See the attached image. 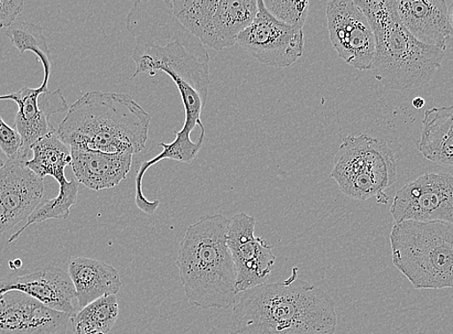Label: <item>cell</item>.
I'll use <instances>...</instances> for the list:
<instances>
[{"label":"cell","mask_w":453,"mask_h":334,"mask_svg":"<svg viewBox=\"0 0 453 334\" xmlns=\"http://www.w3.org/2000/svg\"><path fill=\"white\" fill-rule=\"evenodd\" d=\"M126 27L136 41L132 57L136 70L132 80L142 73L153 78L165 72L175 82L186 113L174 141L159 143L164 152L146 161L145 167L150 169L165 159L190 163L199 154L206 133L201 116L211 85L209 52L179 23L172 0H138L127 16Z\"/></svg>","instance_id":"1"},{"label":"cell","mask_w":453,"mask_h":334,"mask_svg":"<svg viewBox=\"0 0 453 334\" xmlns=\"http://www.w3.org/2000/svg\"><path fill=\"white\" fill-rule=\"evenodd\" d=\"M298 271L294 267L285 280L244 291L226 334H335V300Z\"/></svg>","instance_id":"2"},{"label":"cell","mask_w":453,"mask_h":334,"mask_svg":"<svg viewBox=\"0 0 453 334\" xmlns=\"http://www.w3.org/2000/svg\"><path fill=\"white\" fill-rule=\"evenodd\" d=\"M150 124V116L131 95L94 91L70 107L58 134L70 148L134 156L145 149Z\"/></svg>","instance_id":"3"},{"label":"cell","mask_w":453,"mask_h":334,"mask_svg":"<svg viewBox=\"0 0 453 334\" xmlns=\"http://www.w3.org/2000/svg\"><path fill=\"white\" fill-rule=\"evenodd\" d=\"M230 219L221 214L204 216L188 226L176 265L188 304L203 309L231 307L236 273L228 240Z\"/></svg>","instance_id":"4"},{"label":"cell","mask_w":453,"mask_h":334,"mask_svg":"<svg viewBox=\"0 0 453 334\" xmlns=\"http://www.w3.org/2000/svg\"><path fill=\"white\" fill-rule=\"evenodd\" d=\"M369 19L376 52L371 71L386 89L405 92L428 83L441 66L445 51L418 42L399 19L395 0H354Z\"/></svg>","instance_id":"5"},{"label":"cell","mask_w":453,"mask_h":334,"mask_svg":"<svg viewBox=\"0 0 453 334\" xmlns=\"http://www.w3.org/2000/svg\"><path fill=\"white\" fill-rule=\"evenodd\" d=\"M393 263L415 289L453 288V224L395 223Z\"/></svg>","instance_id":"6"},{"label":"cell","mask_w":453,"mask_h":334,"mask_svg":"<svg viewBox=\"0 0 453 334\" xmlns=\"http://www.w3.org/2000/svg\"><path fill=\"white\" fill-rule=\"evenodd\" d=\"M330 178L348 197L387 204L384 191L396 181L395 156L384 140L369 135H349L342 140Z\"/></svg>","instance_id":"7"},{"label":"cell","mask_w":453,"mask_h":334,"mask_svg":"<svg viewBox=\"0 0 453 334\" xmlns=\"http://www.w3.org/2000/svg\"><path fill=\"white\" fill-rule=\"evenodd\" d=\"M179 23L203 46L233 47L257 13V0H172Z\"/></svg>","instance_id":"8"},{"label":"cell","mask_w":453,"mask_h":334,"mask_svg":"<svg viewBox=\"0 0 453 334\" xmlns=\"http://www.w3.org/2000/svg\"><path fill=\"white\" fill-rule=\"evenodd\" d=\"M236 44L265 66L285 69L304 52L303 29L290 27L277 20L257 0V13L251 25L242 32Z\"/></svg>","instance_id":"9"},{"label":"cell","mask_w":453,"mask_h":334,"mask_svg":"<svg viewBox=\"0 0 453 334\" xmlns=\"http://www.w3.org/2000/svg\"><path fill=\"white\" fill-rule=\"evenodd\" d=\"M326 18L330 41L340 58L360 71H371L375 36L370 20L354 0H331Z\"/></svg>","instance_id":"10"},{"label":"cell","mask_w":453,"mask_h":334,"mask_svg":"<svg viewBox=\"0 0 453 334\" xmlns=\"http://www.w3.org/2000/svg\"><path fill=\"white\" fill-rule=\"evenodd\" d=\"M395 223L453 224V177L427 174L398 190L390 210Z\"/></svg>","instance_id":"11"},{"label":"cell","mask_w":453,"mask_h":334,"mask_svg":"<svg viewBox=\"0 0 453 334\" xmlns=\"http://www.w3.org/2000/svg\"><path fill=\"white\" fill-rule=\"evenodd\" d=\"M256 224L254 217L243 212L230 219L226 245L235 268L237 294L265 285L276 262L273 247L255 236Z\"/></svg>","instance_id":"12"},{"label":"cell","mask_w":453,"mask_h":334,"mask_svg":"<svg viewBox=\"0 0 453 334\" xmlns=\"http://www.w3.org/2000/svg\"><path fill=\"white\" fill-rule=\"evenodd\" d=\"M49 80H42L39 88L24 87L19 92L6 95V101L18 105L15 128L23 140V147L17 158L29 160L31 147L40 139L56 132L50 118L53 114L69 110V105L60 88L50 91Z\"/></svg>","instance_id":"13"},{"label":"cell","mask_w":453,"mask_h":334,"mask_svg":"<svg viewBox=\"0 0 453 334\" xmlns=\"http://www.w3.org/2000/svg\"><path fill=\"white\" fill-rule=\"evenodd\" d=\"M19 158L8 159L0 169V234L27 221L44 196V179Z\"/></svg>","instance_id":"14"},{"label":"cell","mask_w":453,"mask_h":334,"mask_svg":"<svg viewBox=\"0 0 453 334\" xmlns=\"http://www.w3.org/2000/svg\"><path fill=\"white\" fill-rule=\"evenodd\" d=\"M70 321L19 291L0 296V334H67Z\"/></svg>","instance_id":"15"},{"label":"cell","mask_w":453,"mask_h":334,"mask_svg":"<svg viewBox=\"0 0 453 334\" xmlns=\"http://www.w3.org/2000/svg\"><path fill=\"white\" fill-rule=\"evenodd\" d=\"M10 291L28 295L39 303L69 315L75 314V290L69 273L58 267L18 271L0 278V296Z\"/></svg>","instance_id":"16"},{"label":"cell","mask_w":453,"mask_h":334,"mask_svg":"<svg viewBox=\"0 0 453 334\" xmlns=\"http://www.w3.org/2000/svg\"><path fill=\"white\" fill-rule=\"evenodd\" d=\"M399 19L422 44L446 51L453 37L445 0H395Z\"/></svg>","instance_id":"17"},{"label":"cell","mask_w":453,"mask_h":334,"mask_svg":"<svg viewBox=\"0 0 453 334\" xmlns=\"http://www.w3.org/2000/svg\"><path fill=\"white\" fill-rule=\"evenodd\" d=\"M71 156L75 178L94 191L120 185L131 171L134 158L131 154H106L80 148H71Z\"/></svg>","instance_id":"18"},{"label":"cell","mask_w":453,"mask_h":334,"mask_svg":"<svg viewBox=\"0 0 453 334\" xmlns=\"http://www.w3.org/2000/svg\"><path fill=\"white\" fill-rule=\"evenodd\" d=\"M69 276L81 309L102 297L116 295L123 285L114 267L84 256L71 258Z\"/></svg>","instance_id":"19"},{"label":"cell","mask_w":453,"mask_h":334,"mask_svg":"<svg viewBox=\"0 0 453 334\" xmlns=\"http://www.w3.org/2000/svg\"><path fill=\"white\" fill-rule=\"evenodd\" d=\"M417 148L427 160L453 168V105L425 112Z\"/></svg>","instance_id":"20"},{"label":"cell","mask_w":453,"mask_h":334,"mask_svg":"<svg viewBox=\"0 0 453 334\" xmlns=\"http://www.w3.org/2000/svg\"><path fill=\"white\" fill-rule=\"evenodd\" d=\"M31 152L34 157L26 165L39 178L51 177L59 185L68 180L65 168L72 163L71 148L61 141L57 131L40 139L31 147Z\"/></svg>","instance_id":"21"},{"label":"cell","mask_w":453,"mask_h":334,"mask_svg":"<svg viewBox=\"0 0 453 334\" xmlns=\"http://www.w3.org/2000/svg\"><path fill=\"white\" fill-rule=\"evenodd\" d=\"M119 305L116 295L104 296L71 316L74 334H107L116 324Z\"/></svg>","instance_id":"22"},{"label":"cell","mask_w":453,"mask_h":334,"mask_svg":"<svg viewBox=\"0 0 453 334\" xmlns=\"http://www.w3.org/2000/svg\"><path fill=\"white\" fill-rule=\"evenodd\" d=\"M4 34L12 42L13 46L24 55L32 51L44 67V79L50 80L51 72L50 51L47 38L40 25L29 21H15L4 30Z\"/></svg>","instance_id":"23"},{"label":"cell","mask_w":453,"mask_h":334,"mask_svg":"<svg viewBox=\"0 0 453 334\" xmlns=\"http://www.w3.org/2000/svg\"><path fill=\"white\" fill-rule=\"evenodd\" d=\"M59 187L58 195L55 199L40 203L36 210L30 215L23 228L11 235L8 244L19 239V237L23 234L31 224L52 219L64 220L69 217L72 207L78 201V182L74 179L67 180L66 182L61 183Z\"/></svg>","instance_id":"24"},{"label":"cell","mask_w":453,"mask_h":334,"mask_svg":"<svg viewBox=\"0 0 453 334\" xmlns=\"http://www.w3.org/2000/svg\"><path fill=\"white\" fill-rule=\"evenodd\" d=\"M264 4L277 20L290 27L303 29L310 11V2L291 0H265Z\"/></svg>","instance_id":"25"},{"label":"cell","mask_w":453,"mask_h":334,"mask_svg":"<svg viewBox=\"0 0 453 334\" xmlns=\"http://www.w3.org/2000/svg\"><path fill=\"white\" fill-rule=\"evenodd\" d=\"M21 147H23V140L17 129L8 125L0 117V148L4 154L8 159L17 158Z\"/></svg>","instance_id":"26"},{"label":"cell","mask_w":453,"mask_h":334,"mask_svg":"<svg viewBox=\"0 0 453 334\" xmlns=\"http://www.w3.org/2000/svg\"><path fill=\"white\" fill-rule=\"evenodd\" d=\"M24 6L23 0H0V28L12 26Z\"/></svg>","instance_id":"27"},{"label":"cell","mask_w":453,"mask_h":334,"mask_svg":"<svg viewBox=\"0 0 453 334\" xmlns=\"http://www.w3.org/2000/svg\"><path fill=\"white\" fill-rule=\"evenodd\" d=\"M413 106L416 110H422L423 107L426 105V101L423 98H415L412 102Z\"/></svg>","instance_id":"28"},{"label":"cell","mask_w":453,"mask_h":334,"mask_svg":"<svg viewBox=\"0 0 453 334\" xmlns=\"http://www.w3.org/2000/svg\"><path fill=\"white\" fill-rule=\"evenodd\" d=\"M448 17H449V25L453 30V3L450 4L449 7H448Z\"/></svg>","instance_id":"29"},{"label":"cell","mask_w":453,"mask_h":334,"mask_svg":"<svg viewBox=\"0 0 453 334\" xmlns=\"http://www.w3.org/2000/svg\"><path fill=\"white\" fill-rule=\"evenodd\" d=\"M5 164V161L3 158H0V169H2Z\"/></svg>","instance_id":"30"},{"label":"cell","mask_w":453,"mask_h":334,"mask_svg":"<svg viewBox=\"0 0 453 334\" xmlns=\"http://www.w3.org/2000/svg\"><path fill=\"white\" fill-rule=\"evenodd\" d=\"M450 41L452 42V49H453V37L450 39Z\"/></svg>","instance_id":"31"}]
</instances>
